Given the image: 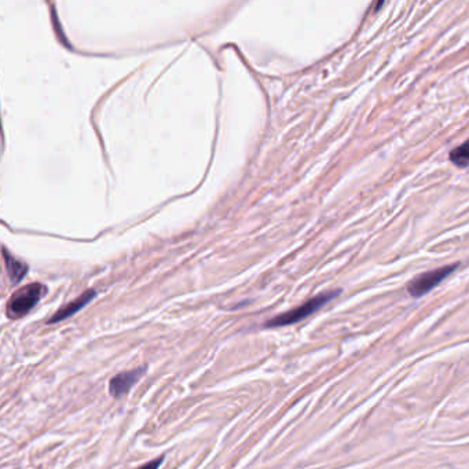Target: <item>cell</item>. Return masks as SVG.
Segmentation results:
<instances>
[{"label":"cell","instance_id":"6da1fadb","mask_svg":"<svg viewBox=\"0 0 469 469\" xmlns=\"http://www.w3.org/2000/svg\"><path fill=\"white\" fill-rule=\"evenodd\" d=\"M338 295H339V290L321 293L313 299H310L309 302H306L304 304L270 319L269 322H266V328H280V326H288V325H293L296 322H300L304 318L310 316L311 314L316 313L319 309H322L326 303H329Z\"/></svg>","mask_w":469,"mask_h":469},{"label":"cell","instance_id":"7a4b0ae2","mask_svg":"<svg viewBox=\"0 0 469 469\" xmlns=\"http://www.w3.org/2000/svg\"><path fill=\"white\" fill-rule=\"evenodd\" d=\"M44 293L46 288L41 283H30L18 289L7 303V315L13 319L27 315L40 302Z\"/></svg>","mask_w":469,"mask_h":469},{"label":"cell","instance_id":"3957f363","mask_svg":"<svg viewBox=\"0 0 469 469\" xmlns=\"http://www.w3.org/2000/svg\"><path fill=\"white\" fill-rule=\"evenodd\" d=\"M457 267H458V263L451 264V266H444V267H440L437 270H431V271H427L424 274H420L418 277H416L414 280L409 282L407 292L414 297H420V296L428 293L435 286H438L439 283L443 281L446 277H449L454 270H457Z\"/></svg>","mask_w":469,"mask_h":469},{"label":"cell","instance_id":"277c9868","mask_svg":"<svg viewBox=\"0 0 469 469\" xmlns=\"http://www.w3.org/2000/svg\"><path fill=\"white\" fill-rule=\"evenodd\" d=\"M145 373V368H138L134 371L123 372L120 375H115L109 383V392L115 398H120L125 395L134 384L138 383L141 375Z\"/></svg>","mask_w":469,"mask_h":469},{"label":"cell","instance_id":"5b68a950","mask_svg":"<svg viewBox=\"0 0 469 469\" xmlns=\"http://www.w3.org/2000/svg\"><path fill=\"white\" fill-rule=\"evenodd\" d=\"M96 296L95 290H86L82 296H79L77 299H75L73 302H70L69 304L63 306L61 310H58L57 313L51 316V319L49 321V323H56V322H61L63 319L72 316L73 314L80 311L83 307H86L93 299Z\"/></svg>","mask_w":469,"mask_h":469},{"label":"cell","instance_id":"8992f818","mask_svg":"<svg viewBox=\"0 0 469 469\" xmlns=\"http://www.w3.org/2000/svg\"><path fill=\"white\" fill-rule=\"evenodd\" d=\"M3 257H4V264L10 276V280L13 283H18L28 273V266L24 262L11 256L6 250H3Z\"/></svg>","mask_w":469,"mask_h":469},{"label":"cell","instance_id":"52a82bcc","mask_svg":"<svg viewBox=\"0 0 469 469\" xmlns=\"http://www.w3.org/2000/svg\"><path fill=\"white\" fill-rule=\"evenodd\" d=\"M449 158L450 161L460 167V168H465L469 165V139L465 141L463 145L454 148L450 155H449Z\"/></svg>","mask_w":469,"mask_h":469},{"label":"cell","instance_id":"ba28073f","mask_svg":"<svg viewBox=\"0 0 469 469\" xmlns=\"http://www.w3.org/2000/svg\"><path fill=\"white\" fill-rule=\"evenodd\" d=\"M162 457H160V458H157V460H153V461H150V463H148V464H145V465H142L141 468L138 469H158V467L161 465V463H162Z\"/></svg>","mask_w":469,"mask_h":469}]
</instances>
